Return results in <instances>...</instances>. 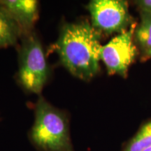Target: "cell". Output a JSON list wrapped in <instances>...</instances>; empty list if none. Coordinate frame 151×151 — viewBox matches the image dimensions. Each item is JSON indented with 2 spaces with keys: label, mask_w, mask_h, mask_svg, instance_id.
<instances>
[{
  "label": "cell",
  "mask_w": 151,
  "mask_h": 151,
  "mask_svg": "<svg viewBox=\"0 0 151 151\" xmlns=\"http://www.w3.org/2000/svg\"><path fill=\"white\" fill-rule=\"evenodd\" d=\"M101 33L87 20L62 26L55 50L71 74L88 81L99 71Z\"/></svg>",
  "instance_id": "6da1fadb"
},
{
  "label": "cell",
  "mask_w": 151,
  "mask_h": 151,
  "mask_svg": "<svg viewBox=\"0 0 151 151\" xmlns=\"http://www.w3.org/2000/svg\"><path fill=\"white\" fill-rule=\"evenodd\" d=\"M29 137L41 151H74L67 115L42 97L36 105L35 121Z\"/></svg>",
  "instance_id": "7a4b0ae2"
},
{
  "label": "cell",
  "mask_w": 151,
  "mask_h": 151,
  "mask_svg": "<svg viewBox=\"0 0 151 151\" xmlns=\"http://www.w3.org/2000/svg\"><path fill=\"white\" fill-rule=\"evenodd\" d=\"M22 37L19 51V81L27 91L40 94L49 76L43 46L32 32Z\"/></svg>",
  "instance_id": "3957f363"
},
{
  "label": "cell",
  "mask_w": 151,
  "mask_h": 151,
  "mask_svg": "<svg viewBox=\"0 0 151 151\" xmlns=\"http://www.w3.org/2000/svg\"><path fill=\"white\" fill-rule=\"evenodd\" d=\"M92 26L99 33H122L128 29L132 18L123 0H92L88 5Z\"/></svg>",
  "instance_id": "277c9868"
},
{
  "label": "cell",
  "mask_w": 151,
  "mask_h": 151,
  "mask_svg": "<svg viewBox=\"0 0 151 151\" xmlns=\"http://www.w3.org/2000/svg\"><path fill=\"white\" fill-rule=\"evenodd\" d=\"M135 26L113 37L108 43L103 46L100 53V60L106 67L110 75L117 74L125 78L128 69L134 61L137 51L133 38Z\"/></svg>",
  "instance_id": "5b68a950"
},
{
  "label": "cell",
  "mask_w": 151,
  "mask_h": 151,
  "mask_svg": "<svg viewBox=\"0 0 151 151\" xmlns=\"http://www.w3.org/2000/svg\"><path fill=\"white\" fill-rule=\"evenodd\" d=\"M0 4L14 18L20 27L22 36L32 32L38 18L37 1L35 0H0Z\"/></svg>",
  "instance_id": "8992f818"
},
{
  "label": "cell",
  "mask_w": 151,
  "mask_h": 151,
  "mask_svg": "<svg viewBox=\"0 0 151 151\" xmlns=\"http://www.w3.org/2000/svg\"><path fill=\"white\" fill-rule=\"evenodd\" d=\"M20 37L22 32L17 22L0 4V48L14 46Z\"/></svg>",
  "instance_id": "52a82bcc"
},
{
  "label": "cell",
  "mask_w": 151,
  "mask_h": 151,
  "mask_svg": "<svg viewBox=\"0 0 151 151\" xmlns=\"http://www.w3.org/2000/svg\"><path fill=\"white\" fill-rule=\"evenodd\" d=\"M151 146V120L140 127L122 151H143Z\"/></svg>",
  "instance_id": "ba28073f"
},
{
  "label": "cell",
  "mask_w": 151,
  "mask_h": 151,
  "mask_svg": "<svg viewBox=\"0 0 151 151\" xmlns=\"http://www.w3.org/2000/svg\"><path fill=\"white\" fill-rule=\"evenodd\" d=\"M134 37L147 54L151 50V14L141 11V22L135 29Z\"/></svg>",
  "instance_id": "9c48e42d"
},
{
  "label": "cell",
  "mask_w": 151,
  "mask_h": 151,
  "mask_svg": "<svg viewBox=\"0 0 151 151\" xmlns=\"http://www.w3.org/2000/svg\"><path fill=\"white\" fill-rule=\"evenodd\" d=\"M137 4L141 11L151 14V0H140L137 1Z\"/></svg>",
  "instance_id": "30bf717a"
},
{
  "label": "cell",
  "mask_w": 151,
  "mask_h": 151,
  "mask_svg": "<svg viewBox=\"0 0 151 151\" xmlns=\"http://www.w3.org/2000/svg\"><path fill=\"white\" fill-rule=\"evenodd\" d=\"M143 151H151V146L148 147V148L145 149V150H143Z\"/></svg>",
  "instance_id": "8fae6325"
},
{
  "label": "cell",
  "mask_w": 151,
  "mask_h": 151,
  "mask_svg": "<svg viewBox=\"0 0 151 151\" xmlns=\"http://www.w3.org/2000/svg\"><path fill=\"white\" fill-rule=\"evenodd\" d=\"M148 55H150V56L151 55V50H150V52H149V53H148Z\"/></svg>",
  "instance_id": "7c38bea8"
},
{
  "label": "cell",
  "mask_w": 151,
  "mask_h": 151,
  "mask_svg": "<svg viewBox=\"0 0 151 151\" xmlns=\"http://www.w3.org/2000/svg\"><path fill=\"white\" fill-rule=\"evenodd\" d=\"M150 56H151V55H150Z\"/></svg>",
  "instance_id": "4fadbf2b"
}]
</instances>
